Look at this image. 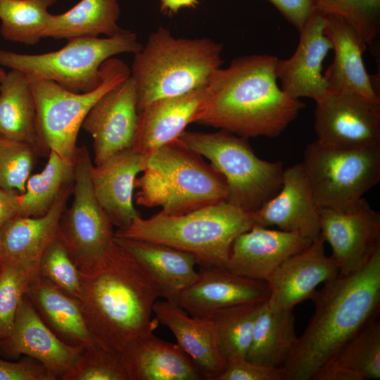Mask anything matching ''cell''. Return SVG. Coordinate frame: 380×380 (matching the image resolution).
Instances as JSON below:
<instances>
[{
  "label": "cell",
  "mask_w": 380,
  "mask_h": 380,
  "mask_svg": "<svg viewBox=\"0 0 380 380\" xmlns=\"http://www.w3.org/2000/svg\"><path fill=\"white\" fill-rule=\"evenodd\" d=\"M81 274L78 300L95 341L119 354L132 342L154 331L159 322L152 317L160 297L146 270L114 237L104 258Z\"/></svg>",
  "instance_id": "obj_2"
},
{
  "label": "cell",
  "mask_w": 380,
  "mask_h": 380,
  "mask_svg": "<svg viewBox=\"0 0 380 380\" xmlns=\"http://www.w3.org/2000/svg\"><path fill=\"white\" fill-rule=\"evenodd\" d=\"M73 184L62 190L45 215L16 216L2 226L0 260L15 264L39 275L40 258L46 246L58 237L60 220L72 194Z\"/></svg>",
  "instance_id": "obj_21"
},
{
  "label": "cell",
  "mask_w": 380,
  "mask_h": 380,
  "mask_svg": "<svg viewBox=\"0 0 380 380\" xmlns=\"http://www.w3.org/2000/svg\"><path fill=\"white\" fill-rule=\"evenodd\" d=\"M198 275L177 303L192 316L210 318L220 309L265 303L270 298L267 281L237 274L226 267H201Z\"/></svg>",
  "instance_id": "obj_17"
},
{
  "label": "cell",
  "mask_w": 380,
  "mask_h": 380,
  "mask_svg": "<svg viewBox=\"0 0 380 380\" xmlns=\"http://www.w3.org/2000/svg\"><path fill=\"white\" fill-rule=\"evenodd\" d=\"M147 157L131 148L92 165L95 196L113 226L125 227L141 216L134 206L133 193L137 176L144 170Z\"/></svg>",
  "instance_id": "obj_22"
},
{
  "label": "cell",
  "mask_w": 380,
  "mask_h": 380,
  "mask_svg": "<svg viewBox=\"0 0 380 380\" xmlns=\"http://www.w3.org/2000/svg\"><path fill=\"white\" fill-rule=\"evenodd\" d=\"M12 356L27 355L45 366L58 379L74 366L84 348L66 343L45 323L27 296L9 335L1 340Z\"/></svg>",
  "instance_id": "obj_19"
},
{
  "label": "cell",
  "mask_w": 380,
  "mask_h": 380,
  "mask_svg": "<svg viewBox=\"0 0 380 380\" xmlns=\"http://www.w3.org/2000/svg\"><path fill=\"white\" fill-rule=\"evenodd\" d=\"M325 15L324 32L334 51V61L323 73L329 91H351L380 102L374 79L367 72L363 61L367 46L343 18L336 15Z\"/></svg>",
  "instance_id": "obj_23"
},
{
  "label": "cell",
  "mask_w": 380,
  "mask_h": 380,
  "mask_svg": "<svg viewBox=\"0 0 380 380\" xmlns=\"http://www.w3.org/2000/svg\"><path fill=\"white\" fill-rule=\"evenodd\" d=\"M317 141L343 148L380 146V102L354 91H329L316 102Z\"/></svg>",
  "instance_id": "obj_12"
},
{
  "label": "cell",
  "mask_w": 380,
  "mask_h": 380,
  "mask_svg": "<svg viewBox=\"0 0 380 380\" xmlns=\"http://www.w3.org/2000/svg\"><path fill=\"white\" fill-rule=\"evenodd\" d=\"M128 380H200L204 374L177 343L141 336L119 354Z\"/></svg>",
  "instance_id": "obj_24"
},
{
  "label": "cell",
  "mask_w": 380,
  "mask_h": 380,
  "mask_svg": "<svg viewBox=\"0 0 380 380\" xmlns=\"http://www.w3.org/2000/svg\"><path fill=\"white\" fill-rule=\"evenodd\" d=\"M319 208L345 209L357 203L380 181V146L343 148L317 140L301 163Z\"/></svg>",
  "instance_id": "obj_10"
},
{
  "label": "cell",
  "mask_w": 380,
  "mask_h": 380,
  "mask_svg": "<svg viewBox=\"0 0 380 380\" xmlns=\"http://www.w3.org/2000/svg\"><path fill=\"white\" fill-rule=\"evenodd\" d=\"M215 380H284L283 367H267L236 358L226 362L224 370Z\"/></svg>",
  "instance_id": "obj_41"
},
{
  "label": "cell",
  "mask_w": 380,
  "mask_h": 380,
  "mask_svg": "<svg viewBox=\"0 0 380 380\" xmlns=\"http://www.w3.org/2000/svg\"><path fill=\"white\" fill-rule=\"evenodd\" d=\"M222 50L210 38L176 37L163 27L152 32L130 68L138 112L155 101L206 87L222 66Z\"/></svg>",
  "instance_id": "obj_4"
},
{
  "label": "cell",
  "mask_w": 380,
  "mask_h": 380,
  "mask_svg": "<svg viewBox=\"0 0 380 380\" xmlns=\"http://www.w3.org/2000/svg\"><path fill=\"white\" fill-rule=\"evenodd\" d=\"M57 377L37 360L10 362L0 358V380H56Z\"/></svg>",
  "instance_id": "obj_42"
},
{
  "label": "cell",
  "mask_w": 380,
  "mask_h": 380,
  "mask_svg": "<svg viewBox=\"0 0 380 380\" xmlns=\"http://www.w3.org/2000/svg\"><path fill=\"white\" fill-rule=\"evenodd\" d=\"M205 93L206 87L155 101L141 109L132 148L148 156L177 139L191 123Z\"/></svg>",
  "instance_id": "obj_26"
},
{
  "label": "cell",
  "mask_w": 380,
  "mask_h": 380,
  "mask_svg": "<svg viewBox=\"0 0 380 380\" xmlns=\"http://www.w3.org/2000/svg\"><path fill=\"white\" fill-rule=\"evenodd\" d=\"M26 296L45 323L64 342L84 348L97 344L77 299L39 275L31 283Z\"/></svg>",
  "instance_id": "obj_28"
},
{
  "label": "cell",
  "mask_w": 380,
  "mask_h": 380,
  "mask_svg": "<svg viewBox=\"0 0 380 380\" xmlns=\"http://www.w3.org/2000/svg\"><path fill=\"white\" fill-rule=\"evenodd\" d=\"M326 23L325 14L315 11L299 32L293 54L286 59H277L276 77L283 91L291 98L307 97L316 103L329 93L322 73L323 62L332 49L324 32Z\"/></svg>",
  "instance_id": "obj_15"
},
{
  "label": "cell",
  "mask_w": 380,
  "mask_h": 380,
  "mask_svg": "<svg viewBox=\"0 0 380 380\" xmlns=\"http://www.w3.org/2000/svg\"><path fill=\"white\" fill-rule=\"evenodd\" d=\"M263 304L257 303L232 305L220 309L211 316L219 350L226 362L246 357Z\"/></svg>",
  "instance_id": "obj_34"
},
{
  "label": "cell",
  "mask_w": 380,
  "mask_h": 380,
  "mask_svg": "<svg viewBox=\"0 0 380 380\" xmlns=\"http://www.w3.org/2000/svg\"><path fill=\"white\" fill-rule=\"evenodd\" d=\"M36 116L30 82L11 69L0 83V137L28 143L39 153Z\"/></svg>",
  "instance_id": "obj_31"
},
{
  "label": "cell",
  "mask_w": 380,
  "mask_h": 380,
  "mask_svg": "<svg viewBox=\"0 0 380 380\" xmlns=\"http://www.w3.org/2000/svg\"><path fill=\"white\" fill-rule=\"evenodd\" d=\"M63 380H128L119 355L99 343L84 348Z\"/></svg>",
  "instance_id": "obj_40"
},
{
  "label": "cell",
  "mask_w": 380,
  "mask_h": 380,
  "mask_svg": "<svg viewBox=\"0 0 380 380\" xmlns=\"http://www.w3.org/2000/svg\"><path fill=\"white\" fill-rule=\"evenodd\" d=\"M160 11L173 15L184 8H196L201 0H158Z\"/></svg>",
  "instance_id": "obj_45"
},
{
  "label": "cell",
  "mask_w": 380,
  "mask_h": 380,
  "mask_svg": "<svg viewBox=\"0 0 380 380\" xmlns=\"http://www.w3.org/2000/svg\"><path fill=\"white\" fill-rule=\"evenodd\" d=\"M120 14L118 0H80L68 11L51 15L43 38L111 37L122 30L118 25Z\"/></svg>",
  "instance_id": "obj_32"
},
{
  "label": "cell",
  "mask_w": 380,
  "mask_h": 380,
  "mask_svg": "<svg viewBox=\"0 0 380 380\" xmlns=\"http://www.w3.org/2000/svg\"><path fill=\"white\" fill-rule=\"evenodd\" d=\"M298 337L293 310H281L264 303L258 316L246 358L272 367H283Z\"/></svg>",
  "instance_id": "obj_30"
},
{
  "label": "cell",
  "mask_w": 380,
  "mask_h": 380,
  "mask_svg": "<svg viewBox=\"0 0 380 380\" xmlns=\"http://www.w3.org/2000/svg\"><path fill=\"white\" fill-rule=\"evenodd\" d=\"M93 165L86 146L75 158L73 200L59 222L58 238L80 272L96 265L114 243L113 224L95 196L91 177Z\"/></svg>",
  "instance_id": "obj_11"
},
{
  "label": "cell",
  "mask_w": 380,
  "mask_h": 380,
  "mask_svg": "<svg viewBox=\"0 0 380 380\" xmlns=\"http://www.w3.org/2000/svg\"><path fill=\"white\" fill-rule=\"evenodd\" d=\"M254 225L251 213L223 201L182 215L139 216L114 236L163 243L193 255L201 267H226L234 240Z\"/></svg>",
  "instance_id": "obj_5"
},
{
  "label": "cell",
  "mask_w": 380,
  "mask_h": 380,
  "mask_svg": "<svg viewBox=\"0 0 380 380\" xmlns=\"http://www.w3.org/2000/svg\"><path fill=\"white\" fill-rule=\"evenodd\" d=\"M300 32L316 11L314 0H267Z\"/></svg>",
  "instance_id": "obj_43"
},
{
  "label": "cell",
  "mask_w": 380,
  "mask_h": 380,
  "mask_svg": "<svg viewBox=\"0 0 380 380\" xmlns=\"http://www.w3.org/2000/svg\"><path fill=\"white\" fill-rule=\"evenodd\" d=\"M6 72L2 68H0V83L1 82L4 77L6 76Z\"/></svg>",
  "instance_id": "obj_46"
},
{
  "label": "cell",
  "mask_w": 380,
  "mask_h": 380,
  "mask_svg": "<svg viewBox=\"0 0 380 380\" xmlns=\"http://www.w3.org/2000/svg\"><path fill=\"white\" fill-rule=\"evenodd\" d=\"M38 276L19 265L0 260V341L11 333L19 307Z\"/></svg>",
  "instance_id": "obj_37"
},
{
  "label": "cell",
  "mask_w": 380,
  "mask_h": 380,
  "mask_svg": "<svg viewBox=\"0 0 380 380\" xmlns=\"http://www.w3.org/2000/svg\"><path fill=\"white\" fill-rule=\"evenodd\" d=\"M251 214L255 225L276 226L312 241L320 236V210L301 163L284 170L279 191Z\"/></svg>",
  "instance_id": "obj_16"
},
{
  "label": "cell",
  "mask_w": 380,
  "mask_h": 380,
  "mask_svg": "<svg viewBox=\"0 0 380 380\" xmlns=\"http://www.w3.org/2000/svg\"><path fill=\"white\" fill-rule=\"evenodd\" d=\"M101 84L87 92H74L49 80L30 82L39 153L53 151L75 163L77 136L86 115L101 96L130 76L128 65L113 57L101 65Z\"/></svg>",
  "instance_id": "obj_9"
},
{
  "label": "cell",
  "mask_w": 380,
  "mask_h": 380,
  "mask_svg": "<svg viewBox=\"0 0 380 380\" xmlns=\"http://www.w3.org/2000/svg\"><path fill=\"white\" fill-rule=\"evenodd\" d=\"M278 58L266 53L237 57L220 68L206 87L191 123L251 137L279 136L305 104L278 84Z\"/></svg>",
  "instance_id": "obj_1"
},
{
  "label": "cell",
  "mask_w": 380,
  "mask_h": 380,
  "mask_svg": "<svg viewBox=\"0 0 380 380\" xmlns=\"http://www.w3.org/2000/svg\"><path fill=\"white\" fill-rule=\"evenodd\" d=\"M153 312L159 324L168 328L178 346L204 374L207 380H215L224 370L226 362L217 345L210 318L189 315L177 303L156 300Z\"/></svg>",
  "instance_id": "obj_25"
},
{
  "label": "cell",
  "mask_w": 380,
  "mask_h": 380,
  "mask_svg": "<svg viewBox=\"0 0 380 380\" xmlns=\"http://www.w3.org/2000/svg\"><path fill=\"white\" fill-rule=\"evenodd\" d=\"M138 114L137 89L131 75L96 101L82 125L93 139L94 165L132 148Z\"/></svg>",
  "instance_id": "obj_14"
},
{
  "label": "cell",
  "mask_w": 380,
  "mask_h": 380,
  "mask_svg": "<svg viewBox=\"0 0 380 380\" xmlns=\"http://www.w3.org/2000/svg\"><path fill=\"white\" fill-rule=\"evenodd\" d=\"M324 243L320 234L275 270L267 281L271 305L281 310H293L298 303L310 299L320 284L338 275L336 260L324 252Z\"/></svg>",
  "instance_id": "obj_18"
},
{
  "label": "cell",
  "mask_w": 380,
  "mask_h": 380,
  "mask_svg": "<svg viewBox=\"0 0 380 380\" xmlns=\"http://www.w3.org/2000/svg\"><path fill=\"white\" fill-rule=\"evenodd\" d=\"M142 48L137 34L122 30L104 38L78 37L68 40L58 51L18 53L0 49V65L23 72L30 82L52 80L74 92H87L102 80L101 65L114 56L136 53Z\"/></svg>",
  "instance_id": "obj_8"
},
{
  "label": "cell",
  "mask_w": 380,
  "mask_h": 380,
  "mask_svg": "<svg viewBox=\"0 0 380 380\" xmlns=\"http://www.w3.org/2000/svg\"><path fill=\"white\" fill-rule=\"evenodd\" d=\"M178 139L208 159L227 182V202L246 212L257 210L281 187L282 162L259 158L248 139L224 129L210 133L184 131Z\"/></svg>",
  "instance_id": "obj_7"
},
{
  "label": "cell",
  "mask_w": 380,
  "mask_h": 380,
  "mask_svg": "<svg viewBox=\"0 0 380 380\" xmlns=\"http://www.w3.org/2000/svg\"><path fill=\"white\" fill-rule=\"evenodd\" d=\"M316 11L343 18L371 46L380 32V0H314Z\"/></svg>",
  "instance_id": "obj_36"
},
{
  "label": "cell",
  "mask_w": 380,
  "mask_h": 380,
  "mask_svg": "<svg viewBox=\"0 0 380 380\" xmlns=\"http://www.w3.org/2000/svg\"><path fill=\"white\" fill-rule=\"evenodd\" d=\"M75 163L53 151L49 153L44 168L30 175L25 191L19 195L20 216L40 217L52 207L62 190L73 184Z\"/></svg>",
  "instance_id": "obj_33"
},
{
  "label": "cell",
  "mask_w": 380,
  "mask_h": 380,
  "mask_svg": "<svg viewBox=\"0 0 380 380\" xmlns=\"http://www.w3.org/2000/svg\"><path fill=\"white\" fill-rule=\"evenodd\" d=\"M312 242L298 232L255 225L236 238L226 268L241 276L267 281L284 261Z\"/></svg>",
  "instance_id": "obj_20"
},
{
  "label": "cell",
  "mask_w": 380,
  "mask_h": 380,
  "mask_svg": "<svg viewBox=\"0 0 380 380\" xmlns=\"http://www.w3.org/2000/svg\"><path fill=\"white\" fill-rule=\"evenodd\" d=\"M37 154L28 143L0 137V187L24 193Z\"/></svg>",
  "instance_id": "obj_38"
},
{
  "label": "cell",
  "mask_w": 380,
  "mask_h": 380,
  "mask_svg": "<svg viewBox=\"0 0 380 380\" xmlns=\"http://www.w3.org/2000/svg\"><path fill=\"white\" fill-rule=\"evenodd\" d=\"M115 240L146 270L166 300L177 303L181 293L198 279L196 260L189 253L150 241Z\"/></svg>",
  "instance_id": "obj_27"
},
{
  "label": "cell",
  "mask_w": 380,
  "mask_h": 380,
  "mask_svg": "<svg viewBox=\"0 0 380 380\" xmlns=\"http://www.w3.org/2000/svg\"><path fill=\"white\" fill-rule=\"evenodd\" d=\"M56 0H0V33L6 40L37 44L51 17L48 8Z\"/></svg>",
  "instance_id": "obj_35"
},
{
  "label": "cell",
  "mask_w": 380,
  "mask_h": 380,
  "mask_svg": "<svg viewBox=\"0 0 380 380\" xmlns=\"http://www.w3.org/2000/svg\"><path fill=\"white\" fill-rule=\"evenodd\" d=\"M380 323H368L349 339L312 380H379Z\"/></svg>",
  "instance_id": "obj_29"
},
{
  "label": "cell",
  "mask_w": 380,
  "mask_h": 380,
  "mask_svg": "<svg viewBox=\"0 0 380 380\" xmlns=\"http://www.w3.org/2000/svg\"><path fill=\"white\" fill-rule=\"evenodd\" d=\"M0 251H1V237H0Z\"/></svg>",
  "instance_id": "obj_47"
},
{
  "label": "cell",
  "mask_w": 380,
  "mask_h": 380,
  "mask_svg": "<svg viewBox=\"0 0 380 380\" xmlns=\"http://www.w3.org/2000/svg\"><path fill=\"white\" fill-rule=\"evenodd\" d=\"M19 194L0 187V229L9 220L20 216Z\"/></svg>",
  "instance_id": "obj_44"
},
{
  "label": "cell",
  "mask_w": 380,
  "mask_h": 380,
  "mask_svg": "<svg viewBox=\"0 0 380 380\" xmlns=\"http://www.w3.org/2000/svg\"><path fill=\"white\" fill-rule=\"evenodd\" d=\"M38 270L39 276L78 299L81 291V274L58 236L45 248Z\"/></svg>",
  "instance_id": "obj_39"
},
{
  "label": "cell",
  "mask_w": 380,
  "mask_h": 380,
  "mask_svg": "<svg viewBox=\"0 0 380 380\" xmlns=\"http://www.w3.org/2000/svg\"><path fill=\"white\" fill-rule=\"evenodd\" d=\"M320 234L332 251L340 275L360 269L380 248V213L363 197L345 209L319 208Z\"/></svg>",
  "instance_id": "obj_13"
},
{
  "label": "cell",
  "mask_w": 380,
  "mask_h": 380,
  "mask_svg": "<svg viewBox=\"0 0 380 380\" xmlns=\"http://www.w3.org/2000/svg\"><path fill=\"white\" fill-rule=\"evenodd\" d=\"M310 299L315 312L283 366L284 380H312L349 339L378 319L380 248L360 269L324 282Z\"/></svg>",
  "instance_id": "obj_3"
},
{
  "label": "cell",
  "mask_w": 380,
  "mask_h": 380,
  "mask_svg": "<svg viewBox=\"0 0 380 380\" xmlns=\"http://www.w3.org/2000/svg\"><path fill=\"white\" fill-rule=\"evenodd\" d=\"M137 178L136 202L173 215L227 201L224 177L178 138L148 155Z\"/></svg>",
  "instance_id": "obj_6"
}]
</instances>
